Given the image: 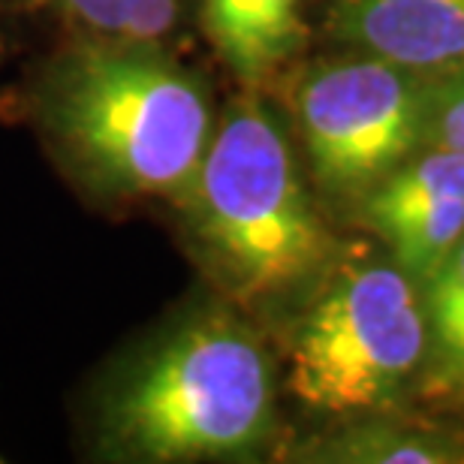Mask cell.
Here are the masks:
<instances>
[{
  "instance_id": "cell-9",
  "label": "cell",
  "mask_w": 464,
  "mask_h": 464,
  "mask_svg": "<svg viewBox=\"0 0 464 464\" xmlns=\"http://www.w3.org/2000/svg\"><path fill=\"white\" fill-rule=\"evenodd\" d=\"M97 40L151 43L172 31L179 0H36Z\"/></svg>"
},
{
  "instance_id": "cell-5",
  "label": "cell",
  "mask_w": 464,
  "mask_h": 464,
  "mask_svg": "<svg viewBox=\"0 0 464 464\" xmlns=\"http://www.w3.org/2000/svg\"><path fill=\"white\" fill-rule=\"evenodd\" d=\"M304 145L329 190H356L392 172L422 136L425 103L389 61L320 70L299 91Z\"/></svg>"
},
{
  "instance_id": "cell-8",
  "label": "cell",
  "mask_w": 464,
  "mask_h": 464,
  "mask_svg": "<svg viewBox=\"0 0 464 464\" xmlns=\"http://www.w3.org/2000/svg\"><path fill=\"white\" fill-rule=\"evenodd\" d=\"M374 227L413 275L434 277L464 238V193L395 197L380 188L368 206Z\"/></svg>"
},
{
  "instance_id": "cell-10",
  "label": "cell",
  "mask_w": 464,
  "mask_h": 464,
  "mask_svg": "<svg viewBox=\"0 0 464 464\" xmlns=\"http://www.w3.org/2000/svg\"><path fill=\"white\" fill-rule=\"evenodd\" d=\"M434 332L443 329L464 311V241L447 256L431 277V299H429Z\"/></svg>"
},
{
  "instance_id": "cell-2",
  "label": "cell",
  "mask_w": 464,
  "mask_h": 464,
  "mask_svg": "<svg viewBox=\"0 0 464 464\" xmlns=\"http://www.w3.org/2000/svg\"><path fill=\"white\" fill-rule=\"evenodd\" d=\"M272 380L263 350L227 317H202L154 347L106 404V438L139 461L241 452L266 434Z\"/></svg>"
},
{
  "instance_id": "cell-7",
  "label": "cell",
  "mask_w": 464,
  "mask_h": 464,
  "mask_svg": "<svg viewBox=\"0 0 464 464\" xmlns=\"http://www.w3.org/2000/svg\"><path fill=\"white\" fill-rule=\"evenodd\" d=\"M202 22L241 79L256 82L302 45L299 0H202Z\"/></svg>"
},
{
  "instance_id": "cell-12",
  "label": "cell",
  "mask_w": 464,
  "mask_h": 464,
  "mask_svg": "<svg viewBox=\"0 0 464 464\" xmlns=\"http://www.w3.org/2000/svg\"><path fill=\"white\" fill-rule=\"evenodd\" d=\"M353 452H362V456L353 459H368V461H413V464H431V461H447V456L438 447H429L422 440H395L386 438L380 443H359L353 447Z\"/></svg>"
},
{
  "instance_id": "cell-4",
  "label": "cell",
  "mask_w": 464,
  "mask_h": 464,
  "mask_svg": "<svg viewBox=\"0 0 464 464\" xmlns=\"http://www.w3.org/2000/svg\"><path fill=\"white\" fill-rule=\"evenodd\" d=\"M422 347L425 323L407 277L386 266L356 268L304 317L290 389L311 411H365L398 392Z\"/></svg>"
},
{
  "instance_id": "cell-13",
  "label": "cell",
  "mask_w": 464,
  "mask_h": 464,
  "mask_svg": "<svg viewBox=\"0 0 464 464\" xmlns=\"http://www.w3.org/2000/svg\"><path fill=\"white\" fill-rule=\"evenodd\" d=\"M438 341L450 371L456 377H464V311L443 329H438Z\"/></svg>"
},
{
  "instance_id": "cell-6",
  "label": "cell",
  "mask_w": 464,
  "mask_h": 464,
  "mask_svg": "<svg viewBox=\"0 0 464 464\" xmlns=\"http://www.w3.org/2000/svg\"><path fill=\"white\" fill-rule=\"evenodd\" d=\"M341 27L374 58L404 70L464 61V0H347Z\"/></svg>"
},
{
  "instance_id": "cell-3",
  "label": "cell",
  "mask_w": 464,
  "mask_h": 464,
  "mask_svg": "<svg viewBox=\"0 0 464 464\" xmlns=\"http://www.w3.org/2000/svg\"><path fill=\"white\" fill-rule=\"evenodd\" d=\"M188 193L199 238L236 293H281L317 266L320 220L281 127L263 106L229 109Z\"/></svg>"
},
{
  "instance_id": "cell-11",
  "label": "cell",
  "mask_w": 464,
  "mask_h": 464,
  "mask_svg": "<svg viewBox=\"0 0 464 464\" xmlns=\"http://www.w3.org/2000/svg\"><path fill=\"white\" fill-rule=\"evenodd\" d=\"M434 136H438V148L464 157V76L452 82L440 97Z\"/></svg>"
},
{
  "instance_id": "cell-1",
  "label": "cell",
  "mask_w": 464,
  "mask_h": 464,
  "mask_svg": "<svg viewBox=\"0 0 464 464\" xmlns=\"http://www.w3.org/2000/svg\"><path fill=\"white\" fill-rule=\"evenodd\" d=\"M43 121L76 169L118 197L188 193L211 142L199 85L148 43L97 40L61 54Z\"/></svg>"
}]
</instances>
